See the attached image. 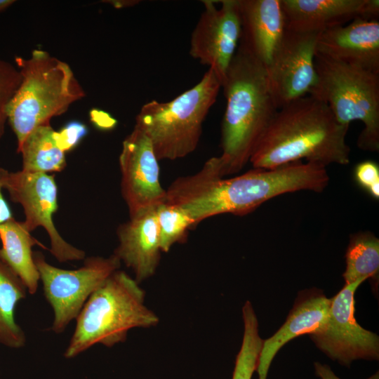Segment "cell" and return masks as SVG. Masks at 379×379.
<instances>
[{"label": "cell", "instance_id": "obj_3", "mask_svg": "<svg viewBox=\"0 0 379 379\" xmlns=\"http://www.w3.org/2000/svg\"><path fill=\"white\" fill-rule=\"evenodd\" d=\"M226 107L221 126L220 157L224 176L239 172L251 157L278 108L265 67L239 45L222 82Z\"/></svg>", "mask_w": 379, "mask_h": 379}, {"label": "cell", "instance_id": "obj_28", "mask_svg": "<svg viewBox=\"0 0 379 379\" xmlns=\"http://www.w3.org/2000/svg\"><path fill=\"white\" fill-rule=\"evenodd\" d=\"M8 170L0 168V225L13 218L11 210L3 194L4 182Z\"/></svg>", "mask_w": 379, "mask_h": 379}, {"label": "cell", "instance_id": "obj_11", "mask_svg": "<svg viewBox=\"0 0 379 379\" xmlns=\"http://www.w3.org/2000/svg\"><path fill=\"white\" fill-rule=\"evenodd\" d=\"M202 1L204 9L192 31L190 55L207 65L222 82L241 38L239 0Z\"/></svg>", "mask_w": 379, "mask_h": 379}, {"label": "cell", "instance_id": "obj_18", "mask_svg": "<svg viewBox=\"0 0 379 379\" xmlns=\"http://www.w3.org/2000/svg\"><path fill=\"white\" fill-rule=\"evenodd\" d=\"M117 234L119 244L113 254L133 272L134 279L140 284L154 275L161 253L155 209L130 217Z\"/></svg>", "mask_w": 379, "mask_h": 379}, {"label": "cell", "instance_id": "obj_8", "mask_svg": "<svg viewBox=\"0 0 379 379\" xmlns=\"http://www.w3.org/2000/svg\"><path fill=\"white\" fill-rule=\"evenodd\" d=\"M33 256L45 298L53 312L51 329L55 333L63 332L77 319L91 295L121 266L114 254L86 258L81 267L70 270L51 265L39 251Z\"/></svg>", "mask_w": 379, "mask_h": 379}, {"label": "cell", "instance_id": "obj_23", "mask_svg": "<svg viewBox=\"0 0 379 379\" xmlns=\"http://www.w3.org/2000/svg\"><path fill=\"white\" fill-rule=\"evenodd\" d=\"M244 335L237 355L232 379H251L256 370L263 340L259 334L257 316L250 301L242 307Z\"/></svg>", "mask_w": 379, "mask_h": 379}, {"label": "cell", "instance_id": "obj_19", "mask_svg": "<svg viewBox=\"0 0 379 379\" xmlns=\"http://www.w3.org/2000/svg\"><path fill=\"white\" fill-rule=\"evenodd\" d=\"M0 258L15 272L30 294H34L40 281L32 247L46 248L32 236L23 221L14 218L0 225Z\"/></svg>", "mask_w": 379, "mask_h": 379}, {"label": "cell", "instance_id": "obj_24", "mask_svg": "<svg viewBox=\"0 0 379 379\" xmlns=\"http://www.w3.org/2000/svg\"><path fill=\"white\" fill-rule=\"evenodd\" d=\"M159 244L161 252L167 253L176 243H183L193 221L181 208L165 201L155 208Z\"/></svg>", "mask_w": 379, "mask_h": 379}, {"label": "cell", "instance_id": "obj_20", "mask_svg": "<svg viewBox=\"0 0 379 379\" xmlns=\"http://www.w3.org/2000/svg\"><path fill=\"white\" fill-rule=\"evenodd\" d=\"M27 289L20 278L0 258V344L9 348H22L26 335L16 322L18 302L26 297Z\"/></svg>", "mask_w": 379, "mask_h": 379}, {"label": "cell", "instance_id": "obj_22", "mask_svg": "<svg viewBox=\"0 0 379 379\" xmlns=\"http://www.w3.org/2000/svg\"><path fill=\"white\" fill-rule=\"evenodd\" d=\"M345 284L361 278L374 279L379 271V239L371 232H359L350 236L345 253Z\"/></svg>", "mask_w": 379, "mask_h": 379}, {"label": "cell", "instance_id": "obj_29", "mask_svg": "<svg viewBox=\"0 0 379 379\" xmlns=\"http://www.w3.org/2000/svg\"><path fill=\"white\" fill-rule=\"evenodd\" d=\"M314 367L315 374L320 379H341L334 373L331 367L327 364L316 361L314 363ZM366 379H379V372L377 371Z\"/></svg>", "mask_w": 379, "mask_h": 379}, {"label": "cell", "instance_id": "obj_12", "mask_svg": "<svg viewBox=\"0 0 379 379\" xmlns=\"http://www.w3.org/2000/svg\"><path fill=\"white\" fill-rule=\"evenodd\" d=\"M318 34L286 29L266 68L270 91L278 109L308 95L314 86Z\"/></svg>", "mask_w": 379, "mask_h": 379}, {"label": "cell", "instance_id": "obj_26", "mask_svg": "<svg viewBox=\"0 0 379 379\" xmlns=\"http://www.w3.org/2000/svg\"><path fill=\"white\" fill-rule=\"evenodd\" d=\"M357 183L375 199H379V166L371 160L359 163L354 168Z\"/></svg>", "mask_w": 379, "mask_h": 379}, {"label": "cell", "instance_id": "obj_14", "mask_svg": "<svg viewBox=\"0 0 379 379\" xmlns=\"http://www.w3.org/2000/svg\"><path fill=\"white\" fill-rule=\"evenodd\" d=\"M286 29L319 34L362 18L378 20V0H281Z\"/></svg>", "mask_w": 379, "mask_h": 379}, {"label": "cell", "instance_id": "obj_17", "mask_svg": "<svg viewBox=\"0 0 379 379\" xmlns=\"http://www.w3.org/2000/svg\"><path fill=\"white\" fill-rule=\"evenodd\" d=\"M241 33L239 45L267 68L285 32L281 0H239Z\"/></svg>", "mask_w": 379, "mask_h": 379}, {"label": "cell", "instance_id": "obj_27", "mask_svg": "<svg viewBox=\"0 0 379 379\" xmlns=\"http://www.w3.org/2000/svg\"><path fill=\"white\" fill-rule=\"evenodd\" d=\"M88 133L86 126L79 121H72L60 131L55 132V138L58 147L65 152L74 149Z\"/></svg>", "mask_w": 379, "mask_h": 379}, {"label": "cell", "instance_id": "obj_30", "mask_svg": "<svg viewBox=\"0 0 379 379\" xmlns=\"http://www.w3.org/2000/svg\"><path fill=\"white\" fill-rule=\"evenodd\" d=\"M105 2H108L112 4L114 7L117 8H126L133 6L138 4L139 1L135 0H114V1H105Z\"/></svg>", "mask_w": 379, "mask_h": 379}, {"label": "cell", "instance_id": "obj_10", "mask_svg": "<svg viewBox=\"0 0 379 379\" xmlns=\"http://www.w3.org/2000/svg\"><path fill=\"white\" fill-rule=\"evenodd\" d=\"M4 190L13 202L20 204L25 213L23 221L27 230L42 227L51 242V253L60 262L85 259L86 253L67 242L53 222L58 210V187L54 175L22 170L9 172L4 182Z\"/></svg>", "mask_w": 379, "mask_h": 379}, {"label": "cell", "instance_id": "obj_5", "mask_svg": "<svg viewBox=\"0 0 379 379\" xmlns=\"http://www.w3.org/2000/svg\"><path fill=\"white\" fill-rule=\"evenodd\" d=\"M15 62L22 81L6 115L18 148L33 130L51 124L86 93L69 65L45 51L34 50L28 58L16 56Z\"/></svg>", "mask_w": 379, "mask_h": 379}, {"label": "cell", "instance_id": "obj_6", "mask_svg": "<svg viewBox=\"0 0 379 379\" xmlns=\"http://www.w3.org/2000/svg\"><path fill=\"white\" fill-rule=\"evenodd\" d=\"M221 87L218 75L208 68L195 86L172 100H153L142 105L135 126L149 138L159 161L176 160L194 151Z\"/></svg>", "mask_w": 379, "mask_h": 379}, {"label": "cell", "instance_id": "obj_7", "mask_svg": "<svg viewBox=\"0 0 379 379\" xmlns=\"http://www.w3.org/2000/svg\"><path fill=\"white\" fill-rule=\"evenodd\" d=\"M317 81L310 95L329 107L342 125L360 121L364 128L357 145L379 151V74L333 61L316 54Z\"/></svg>", "mask_w": 379, "mask_h": 379}, {"label": "cell", "instance_id": "obj_21", "mask_svg": "<svg viewBox=\"0 0 379 379\" xmlns=\"http://www.w3.org/2000/svg\"><path fill=\"white\" fill-rule=\"evenodd\" d=\"M55 131L51 124L33 130L17 152L22 154L24 171L32 173L60 172L67 165L65 152L57 145Z\"/></svg>", "mask_w": 379, "mask_h": 379}, {"label": "cell", "instance_id": "obj_16", "mask_svg": "<svg viewBox=\"0 0 379 379\" xmlns=\"http://www.w3.org/2000/svg\"><path fill=\"white\" fill-rule=\"evenodd\" d=\"M331 298L317 288L299 292L284 324L264 340L255 371L267 379L271 364L280 349L291 340L321 331L328 321Z\"/></svg>", "mask_w": 379, "mask_h": 379}, {"label": "cell", "instance_id": "obj_25", "mask_svg": "<svg viewBox=\"0 0 379 379\" xmlns=\"http://www.w3.org/2000/svg\"><path fill=\"white\" fill-rule=\"evenodd\" d=\"M22 81L18 68L0 59V140L7 123L6 107Z\"/></svg>", "mask_w": 379, "mask_h": 379}, {"label": "cell", "instance_id": "obj_31", "mask_svg": "<svg viewBox=\"0 0 379 379\" xmlns=\"http://www.w3.org/2000/svg\"><path fill=\"white\" fill-rule=\"evenodd\" d=\"M14 2L13 0H0V13L11 6Z\"/></svg>", "mask_w": 379, "mask_h": 379}, {"label": "cell", "instance_id": "obj_9", "mask_svg": "<svg viewBox=\"0 0 379 379\" xmlns=\"http://www.w3.org/2000/svg\"><path fill=\"white\" fill-rule=\"evenodd\" d=\"M366 278H361L343 288L331 298L328 318L324 328L310 335L321 352L343 366H350L359 359L378 360L379 337L362 328L354 317V294Z\"/></svg>", "mask_w": 379, "mask_h": 379}, {"label": "cell", "instance_id": "obj_15", "mask_svg": "<svg viewBox=\"0 0 379 379\" xmlns=\"http://www.w3.org/2000/svg\"><path fill=\"white\" fill-rule=\"evenodd\" d=\"M316 54L379 74V21L355 19L318 34Z\"/></svg>", "mask_w": 379, "mask_h": 379}, {"label": "cell", "instance_id": "obj_4", "mask_svg": "<svg viewBox=\"0 0 379 379\" xmlns=\"http://www.w3.org/2000/svg\"><path fill=\"white\" fill-rule=\"evenodd\" d=\"M145 299V291L133 278L119 270L112 273L77 316L64 356L75 357L97 344L112 347L126 341L132 328L157 326L159 319Z\"/></svg>", "mask_w": 379, "mask_h": 379}, {"label": "cell", "instance_id": "obj_13", "mask_svg": "<svg viewBox=\"0 0 379 379\" xmlns=\"http://www.w3.org/2000/svg\"><path fill=\"white\" fill-rule=\"evenodd\" d=\"M158 161L149 138L134 126L122 142L119 159L121 195L130 217L155 209L165 201Z\"/></svg>", "mask_w": 379, "mask_h": 379}, {"label": "cell", "instance_id": "obj_2", "mask_svg": "<svg viewBox=\"0 0 379 379\" xmlns=\"http://www.w3.org/2000/svg\"><path fill=\"white\" fill-rule=\"evenodd\" d=\"M348 126L340 124L329 107L308 95L278 109L249 162L253 168L272 169L302 161L324 167L350 163Z\"/></svg>", "mask_w": 379, "mask_h": 379}, {"label": "cell", "instance_id": "obj_1", "mask_svg": "<svg viewBox=\"0 0 379 379\" xmlns=\"http://www.w3.org/2000/svg\"><path fill=\"white\" fill-rule=\"evenodd\" d=\"M224 177L220 157H211L196 173L175 180L166 190L165 202L183 210L195 226L220 214L246 215L284 194L321 192L329 182L325 167L302 161Z\"/></svg>", "mask_w": 379, "mask_h": 379}]
</instances>
